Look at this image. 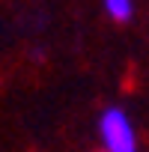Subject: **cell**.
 I'll return each mask as SVG.
<instances>
[{"instance_id":"obj_1","label":"cell","mask_w":149,"mask_h":152,"mask_svg":"<svg viewBox=\"0 0 149 152\" xmlns=\"http://www.w3.org/2000/svg\"><path fill=\"white\" fill-rule=\"evenodd\" d=\"M96 131H99L102 152H140L137 128H134L128 110H122L119 104H107L99 113Z\"/></svg>"},{"instance_id":"obj_3","label":"cell","mask_w":149,"mask_h":152,"mask_svg":"<svg viewBox=\"0 0 149 152\" xmlns=\"http://www.w3.org/2000/svg\"><path fill=\"white\" fill-rule=\"evenodd\" d=\"M99 152H102V149H99Z\"/></svg>"},{"instance_id":"obj_2","label":"cell","mask_w":149,"mask_h":152,"mask_svg":"<svg viewBox=\"0 0 149 152\" xmlns=\"http://www.w3.org/2000/svg\"><path fill=\"white\" fill-rule=\"evenodd\" d=\"M102 6L116 24H128L134 18V0H102Z\"/></svg>"}]
</instances>
